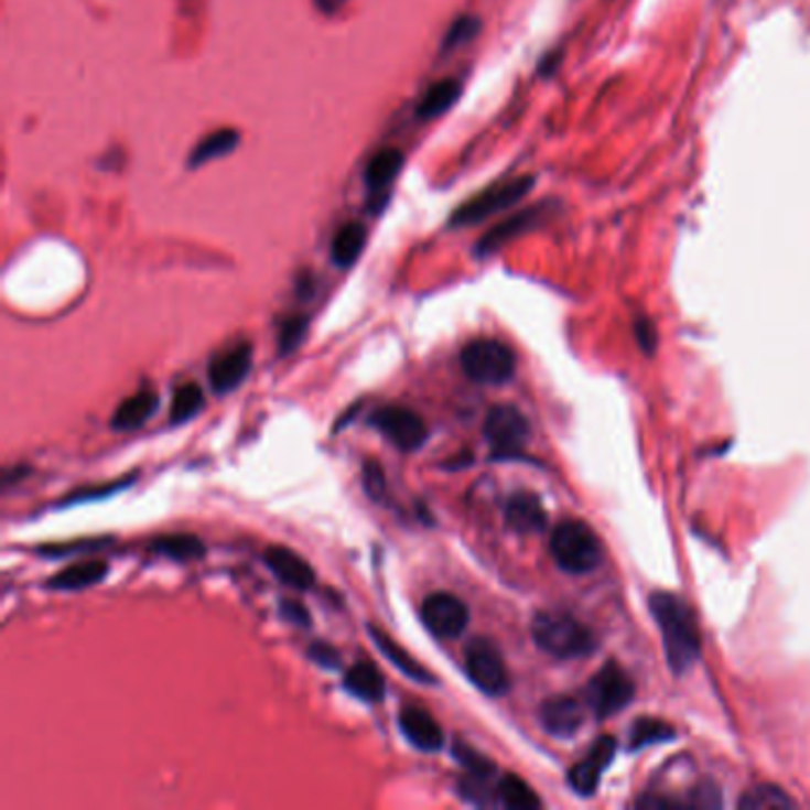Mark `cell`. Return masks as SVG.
Returning a JSON list of instances; mask_svg holds the SVG:
<instances>
[{"instance_id": "1", "label": "cell", "mask_w": 810, "mask_h": 810, "mask_svg": "<svg viewBox=\"0 0 810 810\" xmlns=\"http://www.w3.org/2000/svg\"><path fill=\"white\" fill-rule=\"evenodd\" d=\"M649 604L651 614L656 623H659L663 635L668 666L672 672L682 676V672H687L696 663L701 654V637L694 611L687 606L678 594L670 592H654Z\"/></svg>"}, {"instance_id": "2", "label": "cell", "mask_w": 810, "mask_h": 810, "mask_svg": "<svg viewBox=\"0 0 810 810\" xmlns=\"http://www.w3.org/2000/svg\"><path fill=\"white\" fill-rule=\"evenodd\" d=\"M530 633L534 645L554 659H583L597 649V637L583 620L563 611H542L532 618Z\"/></svg>"}, {"instance_id": "3", "label": "cell", "mask_w": 810, "mask_h": 810, "mask_svg": "<svg viewBox=\"0 0 810 810\" xmlns=\"http://www.w3.org/2000/svg\"><path fill=\"white\" fill-rule=\"evenodd\" d=\"M534 188V176H514V179H504L487 186L485 191H480L478 195H473L471 201H466L464 205H458L452 212L450 226L456 228H466V226H476L485 219L495 217L499 212H507L514 205H518L523 197Z\"/></svg>"}, {"instance_id": "4", "label": "cell", "mask_w": 810, "mask_h": 810, "mask_svg": "<svg viewBox=\"0 0 810 810\" xmlns=\"http://www.w3.org/2000/svg\"><path fill=\"white\" fill-rule=\"evenodd\" d=\"M549 549L559 569L573 575L590 573L602 563V542L583 521H563L557 526Z\"/></svg>"}, {"instance_id": "5", "label": "cell", "mask_w": 810, "mask_h": 810, "mask_svg": "<svg viewBox=\"0 0 810 810\" xmlns=\"http://www.w3.org/2000/svg\"><path fill=\"white\" fill-rule=\"evenodd\" d=\"M462 369L476 384L501 386L514 376L516 357L504 343L480 338L462 349Z\"/></svg>"}, {"instance_id": "6", "label": "cell", "mask_w": 810, "mask_h": 810, "mask_svg": "<svg viewBox=\"0 0 810 810\" xmlns=\"http://www.w3.org/2000/svg\"><path fill=\"white\" fill-rule=\"evenodd\" d=\"M464 663L471 682L487 696H501L509 692V670L495 641L485 637L473 639L466 647Z\"/></svg>"}, {"instance_id": "7", "label": "cell", "mask_w": 810, "mask_h": 810, "mask_svg": "<svg viewBox=\"0 0 810 810\" xmlns=\"http://www.w3.org/2000/svg\"><path fill=\"white\" fill-rule=\"evenodd\" d=\"M559 212V205L554 201H544V203H538V205H530L521 212L511 214V217H507L504 222H499L493 231H487L476 246V255L478 257H485V255H493L497 250H501L504 246H509L511 240L521 238L530 231H534V228L544 226L549 219L554 217V214Z\"/></svg>"}, {"instance_id": "8", "label": "cell", "mask_w": 810, "mask_h": 810, "mask_svg": "<svg viewBox=\"0 0 810 810\" xmlns=\"http://www.w3.org/2000/svg\"><path fill=\"white\" fill-rule=\"evenodd\" d=\"M371 425L378 428L380 435H386L392 447L400 452L421 450L428 440V425L414 409L388 404L378 409L371 417Z\"/></svg>"}, {"instance_id": "9", "label": "cell", "mask_w": 810, "mask_h": 810, "mask_svg": "<svg viewBox=\"0 0 810 810\" xmlns=\"http://www.w3.org/2000/svg\"><path fill=\"white\" fill-rule=\"evenodd\" d=\"M635 696V684L628 672L616 663H606L587 687V701L597 717H611L623 711Z\"/></svg>"}, {"instance_id": "10", "label": "cell", "mask_w": 810, "mask_h": 810, "mask_svg": "<svg viewBox=\"0 0 810 810\" xmlns=\"http://www.w3.org/2000/svg\"><path fill=\"white\" fill-rule=\"evenodd\" d=\"M468 606L450 592L428 594L421 604V620L425 630L438 639H454L468 628Z\"/></svg>"}, {"instance_id": "11", "label": "cell", "mask_w": 810, "mask_h": 810, "mask_svg": "<svg viewBox=\"0 0 810 810\" xmlns=\"http://www.w3.org/2000/svg\"><path fill=\"white\" fill-rule=\"evenodd\" d=\"M485 438L490 440L497 456H509L523 450L530 438V423L516 407L497 404L485 419Z\"/></svg>"}, {"instance_id": "12", "label": "cell", "mask_w": 810, "mask_h": 810, "mask_svg": "<svg viewBox=\"0 0 810 810\" xmlns=\"http://www.w3.org/2000/svg\"><path fill=\"white\" fill-rule=\"evenodd\" d=\"M250 369H252V345L240 341L212 357L207 366L209 386L217 395L231 392L248 378Z\"/></svg>"}, {"instance_id": "13", "label": "cell", "mask_w": 810, "mask_h": 810, "mask_svg": "<svg viewBox=\"0 0 810 810\" xmlns=\"http://www.w3.org/2000/svg\"><path fill=\"white\" fill-rule=\"evenodd\" d=\"M614 756H616V739L602 737L590 748V754L571 768L569 785L573 787V791L580 793V797H592V793L597 791L600 779L604 770L611 766Z\"/></svg>"}, {"instance_id": "14", "label": "cell", "mask_w": 810, "mask_h": 810, "mask_svg": "<svg viewBox=\"0 0 810 810\" xmlns=\"http://www.w3.org/2000/svg\"><path fill=\"white\" fill-rule=\"evenodd\" d=\"M400 730L407 742L423 754H435L445 744V735L435 717L419 706H404L400 711Z\"/></svg>"}, {"instance_id": "15", "label": "cell", "mask_w": 810, "mask_h": 810, "mask_svg": "<svg viewBox=\"0 0 810 810\" xmlns=\"http://www.w3.org/2000/svg\"><path fill=\"white\" fill-rule=\"evenodd\" d=\"M264 563H267V569L288 587L310 590L316 580L312 565L288 547H279V544L267 547Z\"/></svg>"}, {"instance_id": "16", "label": "cell", "mask_w": 810, "mask_h": 810, "mask_svg": "<svg viewBox=\"0 0 810 810\" xmlns=\"http://www.w3.org/2000/svg\"><path fill=\"white\" fill-rule=\"evenodd\" d=\"M404 162H407L404 152L397 148H384L380 152H376L369 162H366L364 183H366V191H369L371 201H380V195L390 193L392 183L404 170Z\"/></svg>"}, {"instance_id": "17", "label": "cell", "mask_w": 810, "mask_h": 810, "mask_svg": "<svg viewBox=\"0 0 810 810\" xmlns=\"http://www.w3.org/2000/svg\"><path fill=\"white\" fill-rule=\"evenodd\" d=\"M540 721L552 737H573L583 727V706L573 696H552L542 704Z\"/></svg>"}, {"instance_id": "18", "label": "cell", "mask_w": 810, "mask_h": 810, "mask_svg": "<svg viewBox=\"0 0 810 810\" xmlns=\"http://www.w3.org/2000/svg\"><path fill=\"white\" fill-rule=\"evenodd\" d=\"M107 571H110V569H107V563L100 561V559L76 561V563H69L67 569L55 573L53 577H48V583H45V587L57 590V592L86 590V587H94V585L102 583Z\"/></svg>"}, {"instance_id": "19", "label": "cell", "mask_w": 810, "mask_h": 810, "mask_svg": "<svg viewBox=\"0 0 810 810\" xmlns=\"http://www.w3.org/2000/svg\"><path fill=\"white\" fill-rule=\"evenodd\" d=\"M369 635H371V639H374L376 649H378L380 654H384L386 659H388L397 670L404 672V676H407L409 680L421 682V684H435V682H438L433 672L428 670V668H423L417 659H411V654H409L407 649H402L400 645H395V641L390 639V635H388V633H384L380 628H376V625H369Z\"/></svg>"}, {"instance_id": "20", "label": "cell", "mask_w": 810, "mask_h": 810, "mask_svg": "<svg viewBox=\"0 0 810 810\" xmlns=\"http://www.w3.org/2000/svg\"><path fill=\"white\" fill-rule=\"evenodd\" d=\"M158 404H160V397L155 390H150V388L127 397V400L117 407L115 417L110 421L112 431H119V433L136 431V428H141L152 414H155Z\"/></svg>"}, {"instance_id": "21", "label": "cell", "mask_w": 810, "mask_h": 810, "mask_svg": "<svg viewBox=\"0 0 810 810\" xmlns=\"http://www.w3.org/2000/svg\"><path fill=\"white\" fill-rule=\"evenodd\" d=\"M343 684L349 694H355L357 699L366 701V704H378V701H384L386 694L384 676H380V670L366 659L347 668Z\"/></svg>"}, {"instance_id": "22", "label": "cell", "mask_w": 810, "mask_h": 810, "mask_svg": "<svg viewBox=\"0 0 810 810\" xmlns=\"http://www.w3.org/2000/svg\"><path fill=\"white\" fill-rule=\"evenodd\" d=\"M507 523L516 532H540L547 526V514L538 495L518 493L507 501Z\"/></svg>"}, {"instance_id": "23", "label": "cell", "mask_w": 810, "mask_h": 810, "mask_svg": "<svg viewBox=\"0 0 810 810\" xmlns=\"http://www.w3.org/2000/svg\"><path fill=\"white\" fill-rule=\"evenodd\" d=\"M240 145V133L236 129H219L207 133L188 155V170H201V166L228 158Z\"/></svg>"}, {"instance_id": "24", "label": "cell", "mask_w": 810, "mask_h": 810, "mask_svg": "<svg viewBox=\"0 0 810 810\" xmlns=\"http://www.w3.org/2000/svg\"><path fill=\"white\" fill-rule=\"evenodd\" d=\"M366 238H369V234H366V228L361 222H347L338 228V234L333 236V242H331V259L335 267L341 269H349L353 267L357 259L361 257L364 248H366Z\"/></svg>"}, {"instance_id": "25", "label": "cell", "mask_w": 810, "mask_h": 810, "mask_svg": "<svg viewBox=\"0 0 810 810\" xmlns=\"http://www.w3.org/2000/svg\"><path fill=\"white\" fill-rule=\"evenodd\" d=\"M462 82L456 79H442L438 84H433L431 88L425 90L419 107H417V117L428 121V119H438L445 112H450L452 107L456 105V100L462 98Z\"/></svg>"}, {"instance_id": "26", "label": "cell", "mask_w": 810, "mask_h": 810, "mask_svg": "<svg viewBox=\"0 0 810 810\" xmlns=\"http://www.w3.org/2000/svg\"><path fill=\"white\" fill-rule=\"evenodd\" d=\"M150 549L152 552H158L166 559L172 561H197L205 557V544L201 538H195V534H188V532H174V534H162V538H155L150 542Z\"/></svg>"}, {"instance_id": "27", "label": "cell", "mask_w": 810, "mask_h": 810, "mask_svg": "<svg viewBox=\"0 0 810 810\" xmlns=\"http://www.w3.org/2000/svg\"><path fill=\"white\" fill-rule=\"evenodd\" d=\"M497 793L501 803L507 808H514V810H532V808H540L542 801L538 799V793H534L528 782H523L521 777L518 775H504L499 779V787H497Z\"/></svg>"}, {"instance_id": "28", "label": "cell", "mask_w": 810, "mask_h": 810, "mask_svg": "<svg viewBox=\"0 0 810 810\" xmlns=\"http://www.w3.org/2000/svg\"><path fill=\"white\" fill-rule=\"evenodd\" d=\"M205 407V392L197 384H183L174 390V400H172V423H186L193 417L201 414V409Z\"/></svg>"}, {"instance_id": "29", "label": "cell", "mask_w": 810, "mask_h": 810, "mask_svg": "<svg viewBox=\"0 0 810 810\" xmlns=\"http://www.w3.org/2000/svg\"><path fill=\"white\" fill-rule=\"evenodd\" d=\"M742 808H748V810H787V808H797V803H793V799H789L787 793L775 787V785H760V787H754L748 789L742 801H739Z\"/></svg>"}, {"instance_id": "30", "label": "cell", "mask_w": 810, "mask_h": 810, "mask_svg": "<svg viewBox=\"0 0 810 810\" xmlns=\"http://www.w3.org/2000/svg\"><path fill=\"white\" fill-rule=\"evenodd\" d=\"M478 34H480V20L476 14H458V18L450 24L445 39H442L440 53L447 55L452 51L464 48V45L471 43Z\"/></svg>"}, {"instance_id": "31", "label": "cell", "mask_w": 810, "mask_h": 810, "mask_svg": "<svg viewBox=\"0 0 810 810\" xmlns=\"http://www.w3.org/2000/svg\"><path fill=\"white\" fill-rule=\"evenodd\" d=\"M676 737L670 725H666L663 721H656V717H641L633 725V735H630V748H641L649 744H659L666 739Z\"/></svg>"}, {"instance_id": "32", "label": "cell", "mask_w": 810, "mask_h": 810, "mask_svg": "<svg viewBox=\"0 0 810 810\" xmlns=\"http://www.w3.org/2000/svg\"><path fill=\"white\" fill-rule=\"evenodd\" d=\"M307 326H310V321H307V316H302V314L288 316L283 321L281 331H279V349H281V355H290V353H293V349L300 347V343L304 341V335H307Z\"/></svg>"}, {"instance_id": "33", "label": "cell", "mask_w": 810, "mask_h": 810, "mask_svg": "<svg viewBox=\"0 0 810 810\" xmlns=\"http://www.w3.org/2000/svg\"><path fill=\"white\" fill-rule=\"evenodd\" d=\"M454 758H456L458 763H462V766H464L471 775L485 777V779H490V777L495 775V763H493V760H487L483 754H478V752H476V748L466 746L464 742H456V744H454Z\"/></svg>"}, {"instance_id": "34", "label": "cell", "mask_w": 810, "mask_h": 810, "mask_svg": "<svg viewBox=\"0 0 810 810\" xmlns=\"http://www.w3.org/2000/svg\"><path fill=\"white\" fill-rule=\"evenodd\" d=\"M364 487H366V493H369V497L374 499H384L388 493L386 471L380 464L371 462V458L364 464Z\"/></svg>"}, {"instance_id": "35", "label": "cell", "mask_w": 810, "mask_h": 810, "mask_svg": "<svg viewBox=\"0 0 810 810\" xmlns=\"http://www.w3.org/2000/svg\"><path fill=\"white\" fill-rule=\"evenodd\" d=\"M307 654H310V659L316 666L326 668V670H333V668L341 666V654L335 651V647L326 645V641H314V645L307 649Z\"/></svg>"}, {"instance_id": "36", "label": "cell", "mask_w": 810, "mask_h": 810, "mask_svg": "<svg viewBox=\"0 0 810 810\" xmlns=\"http://www.w3.org/2000/svg\"><path fill=\"white\" fill-rule=\"evenodd\" d=\"M279 611H281V616H283L288 623L298 625V628H310V625H312V620H310V611L304 608V604H300V602H295V600H283V602H281V606H279Z\"/></svg>"}, {"instance_id": "37", "label": "cell", "mask_w": 810, "mask_h": 810, "mask_svg": "<svg viewBox=\"0 0 810 810\" xmlns=\"http://www.w3.org/2000/svg\"><path fill=\"white\" fill-rule=\"evenodd\" d=\"M349 0H314V6L318 12L324 14H335L338 10H343Z\"/></svg>"}]
</instances>
